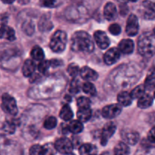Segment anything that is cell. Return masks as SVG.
<instances>
[{
  "instance_id": "cell-1",
  "label": "cell",
  "mask_w": 155,
  "mask_h": 155,
  "mask_svg": "<svg viewBox=\"0 0 155 155\" xmlns=\"http://www.w3.org/2000/svg\"><path fill=\"white\" fill-rule=\"evenodd\" d=\"M71 48L75 51L90 53L94 50L92 37L85 31H77L71 38Z\"/></svg>"
},
{
  "instance_id": "cell-2",
  "label": "cell",
  "mask_w": 155,
  "mask_h": 155,
  "mask_svg": "<svg viewBox=\"0 0 155 155\" xmlns=\"http://www.w3.org/2000/svg\"><path fill=\"white\" fill-rule=\"evenodd\" d=\"M138 51L141 55L150 58L155 54V35L146 32L140 35L138 39Z\"/></svg>"
},
{
  "instance_id": "cell-3",
  "label": "cell",
  "mask_w": 155,
  "mask_h": 155,
  "mask_svg": "<svg viewBox=\"0 0 155 155\" xmlns=\"http://www.w3.org/2000/svg\"><path fill=\"white\" fill-rule=\"evenodd\" d=\"M67 35L62 30H57L51 36L50 40V48L54 52H61L66 47Z\"/></svg>"
},
{
  "instance_id": "cell-4",
  "label": "cell",
  "mask_w": 155,
  "mask_h": 155,
  "mask_svg": "<svg viewBox=\"0 0 155 155\" xmlns=\"http://www.w3.org/2000/svg\"><path fill=\"white\" fill-rule=\"evenodd\" d=\"M2 107L5 113L9 115H16L18 112V105L15 98L7 93H4L2 96Z\"/></svg>"
},
{
  "instance_id": "cell-5",
  "label": "cell",
  "mask_w": 155,
  "mask_h": 155,
  "mask_svg": "<svg viewBox=\"0 0 155 155\" xmlns=\"http://www.w3.org/2000/svg\"><path fill=\"white\" fill-rule=\"evenodd\" d=\"M57 151L60 152L62 154H72L73 149H74V144L67 138H60L57 139L54 142Z\"/></svg>"
},
{
  "instance_id": "cell-6",
  "label": "cell",
  "mask_w": 155,
  "mask_h": 155,
  "mask_svg": "<svg viewBox=\"0 0 155 155\" xmlns=\"http://www.w3.org/2000/svg\"><path fill=\"white\" fill-rule=\"evenodd\" d=\"M139 30L138 18L135 15H130L127 21L126 33L130 36H135L138 34Z\"/></svg>"
},
{
  "instance_id": "cell-7",
  "label": "cell",
  "mask_w": 155,
  "mask_h": 155,
  "mask_svg": "<svg viewBox=\"0 0 155 155\" xmlns=\"http://www.w3.org/2000/svg\"><path fill=\"white\" fill-rule=\"evenodd\" d=\"M122 111V107L118 104H112L105 106L102 109L101 114L106 119H113L117 117Z\"/></svg>"
},
{
  "instance_id": "cell-8",
  "label": "cell",
  "mask_w": 155,
  "mask_h": 155,
  "mask_svg": "<svg viewBox=\"0 0 155 155\" xmlns=\"http://www.w3.org/2000/svg\"><path fill=\"white\" fill-rule=\"evenodd\" d=\"M117 130V127L113 122H108L104 125L102 129L101 137V145H106L107 143L108 139L114 134Z\"/></svg>"
},
{
  "instance_id": "cell-9",
  "label": "cell",
  "mask_w": 155,
  "mask_h": 155,
  "mask_svg": "<svg viewBox=\"0 0 155 155\" xmlns=\"http://www.w3.org/2000/svg\"><path fill=\"white\" fill-rule=\"evenodd\" d=\"M121 137L124 139L126 144H128V145H135L136 144H137L139 140V133L136 131L129 130V129L124 130L121 133Z\"/></svg>"
},
{
  "instance_id": "cell-10",
  "label": "cell",
  "mask_w": 155,
  "mask_h": 155,
  "mask_svg": "<svg viewBox=\"0 0 155 155\" xmlns=\"http://www.w3.org/2000/svg\"><path fill=\"white\" fill-rule=\"evenodd\" d=\"M94 39L98 48L101 49H105L110 45V39L104 31L98 30L94 33Z\"/></svg>"
},
{
  "instance_id": "cell-11",
  "label": "cell",
  "mask_w": 155,
  "mask_h": 155,
  "mask_svg": "<svg viewBox=\"0 0 155 155\" xmlns=\"http://www.w3.org/2000/svg\"><path fill=\"white\" fill-rule=\"evenodd\" d=\"M143 17L145 19L152 20L155 18V3L149 0H145L142 2Z\"/></svg>"
},
{
  "instance_id": "cell-12",
  "label": "cell",
  "mask_w": 155,
  "mask_h": 155,
  "mask_svg": "<svg viewBox=\"0 0 155 155\" xmlns=\"http://www.w3.org/2000/svg\"><path fill=\"white\" fill-rule=\"evenodd\" d=\"M120 57V51L117 48H111L107 50L104 55V61L106 64L111 65L116 63Z\"/></svg>"
},
{
  "instance_id": "cell-13",
  "label": "cell",
  "mask_w": 155,
  "mask_h": 155,
  "mask_svg": "<svg viewBox=\"0 0 155 155\" xmlns=\"http://www.w3.org/2000/svg\"><path fill=\"white\" fill-rule=\"evenodd\" d=\"M80 75L83 80H86L88 82L95 81L98 77V73L87 66L83 67V68L80 69Z\"/></svg>"
},
{
  "instance_id": "cell-14",
  "label": "cell",
  "mask_w": 155,
  "mask_h": 155,
  "mask_svg": "<svg viewBox=\"0 0 155 155\" xmlns=\"http://www.w3.org/2000/svg\"><path fill=\"white\" fill-rule=\"evenodd\" d=\"M118 49L120 53L125 54H130L134 50V42L130 39H124L118 44Z\"/></svg>"
},
{
  "instance_id": "cell-15",
  "label": "cell",
  "mask_w": 155,
  "mask_h": 155,
  "mask_svg": "<svg viewBox=\"0 0 155 155\" xmlns=\"http://www.w3.org/2000/svg\"><path fill=\"white\" fill-rule=\"evenodd\" d=\"M104 16L107 21H114L117 17V10L115 5L107 2L104 8Z\"/></svg>"
},
{
  "instance_id": "cell-16",
  "label": "cell",
  "mask_w": 155,
  "mask_h": 155,
  "mask_svg": "<svg viewBox=\"0 0 155 155\" xmlns=\"http://www.w3.org/2000/svg\"><path fill=\"white\" fill-rule=\"evenodd\" d=\"M145 87L146 90H155V66L150 69L145 81Z\"/></svg>"
},
{
  "instance_id": "cell-17",
  "label": "cell",
  "mask_w": 155,
  "mask_h": 155,
  "mask_svg": "<svg viewBox=\"0 0 155 155\" xmlns=\"http://www.w3.org/2000/svg\"><path fill=\"white\" fill-rule=\"evenodd\" d=\"M79 152L80 155H97L98 149L95 145L90 143H86L80 147Z\"/></svg>"
},
{
  "instance_id": "cell-18",
  "label": "cell",
  "mask_w": 155,
  "mask_h": 155,
  "mask_svg": "<svg viewBox=\"0 0 155 155\" xmlns=\"http://www.w3.org/2000/svg\"><path fill=\"white\" fill-rule=\"evenodd\" d=\"M133 98H132L131 94L128 92H121L117 95V101L120 105L127 107L132 104Z\"/></svg>"
},
{
  "instance_id": "cell-19",
  "label": "cell",
  "mask_w": 155,
  "mask_h": 155,
  "mask_svg": "<svg viewBox=\"0 0 155 155\" xmlns=\"http://www.w3.org/2000/svg\"><path fill=\"white\" fill-rule=\"evenodd\" d=\"M35 68H36V66H35L34 62L32 60H30V59H27L24 61L22 67L23 74L27 77H31L33 74V73H34Z\"/></svg>"
},
{
  "instance_id": "cell-20",
  "label": "cell",
  "mask_w": 155,
  "mask_h": 155,
  "mask_svg": "<svg viewBox=\"0 0 155 155\" xmlns=\"http://www.w3.org/2000/svg\"><path fill=\"white\" fill-rule=\"evenodd\" d=\"M1 37H5L9 41H14L15 39V32L13 28L8 27L6 24H2Z\"/></svg>"
},
{
  "instance_id": "cell-21",
  "label": "cell",
  "mask_w": 155,
  "mask_h": 155,
  "mask_svg": "<svg viewBox=\"0 0 155 155\" xmlns=\"http://www.w3.org/2000/svg\"><path fill=\"white\" fill-rule=\"evenodd\" d=\"M153 104V98L149 94L142 95L138 101V107L142 109H146L151 107Z\"/></svg>"
},
{
  "instance_id": "cell-22",
  "label": "cell",
  "mask_w": 155,
  "mask_h": 155,
  "mask_svg": "<svg viewBox=\"0 0 155 155\" xmlns=\"http://www.w3.org/2000/svg\"><path fill=\"white\" fill-rule=\"evenodd\" d=\"M68 131L74 134H79L83 130V125L80 120H71L68 126Z\"/></svg>"
},
{
  "instance_id": "cell-23",
  "label": "cell",
  "mask_w": 155,
  "mask_h": 155,
  "mask_svg": "<svg viewBox=\"0 0 155 155\" xmlns=\"http://www.w3.org/2000/svg\"><path fill=\"white\" fill-rule=\"evenodd\" d=\"M59 116L63 120L69 121L72 120L73 117H74V113H73V110H71V107L68 104H65L61 109Z\"/></svg>"
},
{
  "instance_id": "cell-24",
  "label": "cell",
  "mask_w": 155,
  "mask_h": 155,
  "mask_svg": "<svg viewBox=\"0 0 155 155\" xmlns=\"http://www.w3.org/2000/svg\"><path fill=\"white\" fill-rule=\"evenodd\" d=\"M130 149L125 142H119L114 148V155H129Z\"/></svg>"
},
{
  "instance_id": "cell-25",
  "label": "cell",
  "mask_w": 155,
  "mask_h": 155,
  "mask_svg": "<svg viewBox=\"0 0 155 155\" xmlns=\"http://www.w3.org/2000/svg\"><path fill=\"white\" fill-rule=\"evenodd\" d=\"M92 117V110L90 108L79 109L77 111V117L81 122H87Z\"/></svg>"
},
{
  "instance_id": "cell-26",
  "label": "cell",
  "mask_w": 155,
  "mask_h": 155,
  "mask_svg": "<svg viewBox=\"0 0 155 155\" xmlns=\"http://www.w3.org/2000/svg\"><path fill=\"white\" fill-rule=\"evenodd\" d=\"M30 55H31L32 58L36 61H43L44 57H45L43 50L39 46L33 47L31 50V52H30Z\"/></svg>"
},
{
  "instance_id": "cell-27",
  "label": "cell",
  "mask_w": 155,
  "mask_h": 155,
  "mask_svg": "<svg viewBox=\"0 0 155 155\" xmlns=\"http://www.w3.org/2000/svg\"><path fill=\"white\" fill-rule=\"evenodd\" d=\"M16 124L14 121H5L2 127V131L6 135H12L15 133Z\"/></svg>"
},
{
  "instance_id": "cell-28",
  "label": "cell",
  "mask_w": 155,
  "mask_h": 155,
  "mask_svg": "<svg viewBox=\"0 0 155 155\" xmlns=\"http://www.w3.org/2000/svg\"><path fill=\"white\" fill-rule=\"evenodd\" d=\"M145 90H146V89H145L144 85H139V86H136V88L133 89V90L132 91L131 93H130L131 94L132 98H133V99H136V98L139 99L142 95H145Z\"/></svg>"
},
{
  "instance_id": "cell-29",
  "label": "cell",
  "mask_w": 155,
  "mask_h": 155,
  "mask_svg": "<svg viewBox=\"0 0 155 155\" xmlns=\"http://www.w3.org/2000/svg\"><path fill=\"white\" fill-rule=\"evenodd\" d=\"M82 88H83V92L87 95H92V96H95L96 95L97 91L95 86L91 82H86V83H83Z\"/></svg>"
},
{
  "instance_id": "cell-30",
  "label": "cell",
  "mask_w": 155,
  "mask_h": 155,
  "mask_svg": "<svg viewBox=\"0 0 155 155\" xmlns=\"http://www.w3.org/2000/svg\"><path fill=\"white\" fill-rule=\"evenodd\" d=\"M77 106L80 109H86L90 108L91 106V101L89 98L87 97L82 96L77 99Z\"/></svg>"
},
{
  "instance_id": "cell-31",
  "label": "cell",
  "mask_w": 155,
  "mask_h": 155,
  "mask_svg": "<svg viewBox=\"0 0 155 155\" xmlns=\"http://www.w3.org/2000/svg\"><path fill=\"white\" fill-rule=\"evenodd\" d=\"M43 126L44 128H45L46 130H52V129L55 128V127L57 126V120L54 117H48L44 121Z\"/></svg>"
},
{
  "instance_id": "cell-32",
  "label": "cell",
  "mask_w": 155,
  "mask_h": 155,
  "mask_svg": "<svg viewBox=\"0 0 155 155\" xmlns=\"http://www.w3.org/2000/svg\"><path fill=\"white\" fill-rule=\"evenodd\" d=\"M43 148V155H55L57 152L54 145L51 143H47L42 146Z\"/></svg>"
},
{
  "instance_id": "cell-33",
  "label": "cell",
  "mask_w": 155,
  "mask_h": 155,
  "mask_svg": "<svg viewBox=\"0 0 155 155\" xmlns=\"http://www.w3.org/2000/svg\"><path fill=\"white\" fill-rule=\"evenodd\" d=\"M50 66H51L50 61L43 60L42 61L39 62V64H38V71H39L41 74H46L48 69H49Z\"/></svg>"
},
{
  "instance_id": "cell-34",
  "label": "cell",
  "mask_w": 155,
  "mask_h": 155,
  "mask_svg": "<svg viewBox=\"0 0 155 155\" xmlns=\"http://www.w3.org/2000/svg\"><path fill=\"white\" fill-rule=\"evenodd\" d=\"M68 72L70 74V76L75 77L80 72V70L77 64H71L68 68Z\"/></svg>"
},
{
  "instance_id": "cell-35",
  "label": "cell",
  "mask_w": 155,
  "mask_h": 155,
  "mask_svg": "<svg viewBox=\"0 0 155 155\" xmlns=\"http://www.w3.org/2000/svg\"><path fill=\"white\" fill-rule=\"evenodd\" d=\"M30 155H43V148L39 145H34L30 148Z\"/></svg>"
},
{
  "instance_id": "cell-36",
  "label": "cell",
  "mask_w": 155,
  "mask_h": 155,
  "mask_svg": "<svg viewBox=\"0 0 155 155\" xmlns=\"http://www.w3.org/2000/svg\"><path fill=\"white\" fill-rule=\"evenodd\" d=\"M108 30L109 32H110L112 35L117 36V35H119L120 33L121 27L118 24H113L109 27Z\"/></svg>"
},
{
  "instance_id": "cell-37",
  "label": "cell",
  "mask_w": 155,
  "mask_h": 155,
  "mask_svg": "<svg viewBox=\"0 0 155 155\" xmlns=\"http://www.w3.org/2000/svg\"><path fill=\"white\" fill-rule=\"evenodd\" d=\"M80 82L77 80L74 79L72 82H71V87H70V91H71L72 93H77L79 92V89H80Z\"/></svg>"
},
{
  "instance_id": "cell-38",
  "label": "cell",
  "mask_w": 155,
  "mask_h": 155,
  "mask_svg": "<svg viewBox=\"0 0 155 155\" xmlns=\"http://www.w3.org/2000/svg\"><path fill=\"white\" fill-rule=\"evenodd\" d=\"M148 139L150 142L155 144V127L151 129L148 133Z\"/></svg>"
},
{
  "instance_id": "cell-39",
  "label": "cell",
  "mask_w": 155,
  "mask_h": 155,
  "mask_svg": "<svg viewBox=\"0 0 155 155\" xmlns=\"http://www.w3.org/2000/svg\"><path fill=\"white\" fill-rule=\"evenodd\" d=\"M55 0H42V5L44 7L52 8L55 5Z\"/></svg>"
},
{
  "instance_id": "cell-40",
  "label": "cell",
  "mask_w": 155,
  "mask_h": 155,
  "mask_svg": "<svg viewBox=\"0 0 155 155\" xmlns=\"http://www.w3.org/2000/svg\"><path fill=\"white\" fill-rule=\"evenodd\" d=\"M50 64H51V66L57 67L61 64V61L59 60H57V59H54V60L53 59V60L50 61Z\"/></svg>"
},
{
  "instance_id": "cell-41",
  "label": "cell",
  "mask_w": 155,
  "mask_h": 155,
  "mask_svg": "<svg viewBox=\"0 0 155 155\" xmlns=\"http://www.w3.org/2000/svg\"><path fill=\"white\" fill-rule=\"evenodd\" d=\"M2 2L5 4H12L15 2V0H2Z\"/></svg>"
},
{
  "instance_id": "cell-42",
  "label": "cell",
  "mask_w": 155,
  "mask_h": 155,
  "mask_svg": "<svg viewBox=\"0 0 155 155\" xmlns=\"http://www.w3.org/2000/svg\"><path fill=\"white\" fill-rule=\"evenodd\" d=\"M118 2H127V0H117Z\"/></svg>"
},
{
  "instance_id": "cell-43",
  "label": "cell",
  "mask_w": 155,
  "mask_h": 155,
  "mask_svg": "<svg viewBox=\"0 0 155 155\" xmlns=\"http://www.w3.org/2000/svg\"><path fill=\"white\" fill-rule=\"evenodd\" d=\"M129 1H131V2H137L138 0H129Z\"/></svg>"
},
{
  "instance_id": "cell-44",
  "label": "cell",
  "mask_w": 155,
  "mask_h": 155,
  "mask_svg": "<svg viewBox=\"0 0 155 155\" xmlns=\"http://www.w3.org/2000/svg\"><path fill=\"white\" fill-rule=\"evenodd\" d=\"M154 35H155V28L154 29Z\"/></svg>"
},
{
  "instance_id": "cell-45",
  "label": "cell",
  "mask_w": 155,
  "mask_h": 155,
  "mask_svg": "<svg viewBox=\"0 0 155 155\" xmlns=\"http://www.w3.org/2000/svg\"><path fill=\"white\" fill-rule=\"evenodd\" d=\"M69 155H75V154H69Z\"/></svg>"
},
{
  "instance_id": "cell-46",
  "label": "cell",
  "mask_w": 155,
  "mask_h": 155,
  "mask_svg": "<svg viewBox=\"0 0 155 155\" xmlns=\"http://www.w3.org/2000/svg\"><path fill=\"white\" fill-rule=\"evenodd\" d=\"M154 98H155V92H154Z\"/></svg>"
}]
</instances>
